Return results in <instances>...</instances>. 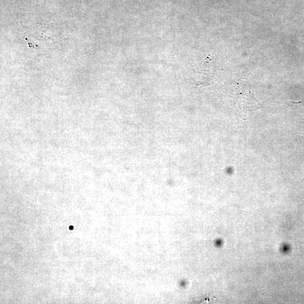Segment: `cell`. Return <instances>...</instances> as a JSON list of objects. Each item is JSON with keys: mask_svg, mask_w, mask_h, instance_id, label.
<instances>
[{"mask_svg": "<svg viewBox=\"0 0 304 304\" xmlns=\"http://www.w3.org/2000/svg\"><path fill=\"white\" fill-rule=\"evenodd\" d=\"M70 229L71 230H72V229H73V227H70Z\"/></svg>", "mask_w": 304, "mask_h": 304, "instance_id": "cell-1", "label": "cell"}, {"mask_svg": "<svg viewBox=\"0 0 304 304\" xmlns=\"http://www.w3.org/2000/svg\"><path fill=\"white\" fill-rule=\"evenodd\" d=\"M304 139V138H303Z\"/></svg>", "mask_w": 304, "mask_h": 304, "instance_id": "cell-2", "label": "cell"}]
</instances>
